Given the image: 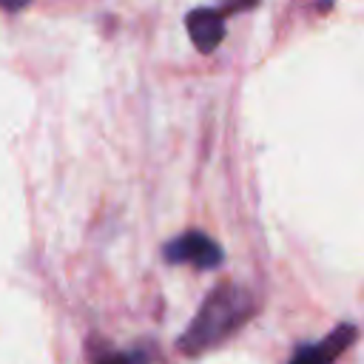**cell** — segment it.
Wrapping results in <instances>:
<instances>
[{"mask_svg":"<svg viewBox=\"0 0 364 364\" xmlns=\"http://www.w3.org/2000/svg\"><path fill=\"white\" fill-rule=\"evenodd\" d=\"M100 364H148V355L142 350H131V353H111L105 358H100Z\"/></svg>","mask_w":364,"mask_h":364,"instance_id":"5b68a950","label":"cell"},{"mask_svg":"<svg viewBox=\"0 0 364 364\" xmlns=\"http://www.w3.org/2000/svg\"><path fill=\"white\" fill-rule=\"evenodd\" d=\"M228 14H230V9L225 6V9H193L185 17L188 34L202 54H210L225 40V17Z\"/></svg>","mask_w":364,"mask_h":364,"instance_id":"277c9868","label":"cell"},{"mask_svg":"<svg viewBox=\"0 0 364 364\" xmlns=\"http://www.w3.org/2000/svg\"><path fill=\"white\" fill-rule=\"evenodd\" d=\"M165 259L173 264H193L199 270H213L225 262V253L219 247V242H213L208 233L202 230H185L176 239H171L162 247Z\"/></svg>","mask_w":364,"mask_h":364,"instance_id":"7a4b0ae2","label":"cell"},{"mask_svg":"<svg viewBox=\"0 0 364 364\" xmlns=\"http://www.w3.org/2000/svg\"><path fill=\"white\" fill-rule=\"evenodd\" d=\"M253 313H256L253 293L242 284L225 282L205 296V301L199 304L196 316L191 318L188 330L179 336L176 344L185 355L208 353L222 341H228L239 327H245Z\"/></svg>","mask_w":364,"mask_h":364,"instance_id":"6da1fadb","label":"cell"},{"mask_svg":"<svg viewBox=\"0 0 364 364\" xmlns=\"http://www.w3.org/2000/svg\"><path fill=\"white\" fill-rule=\"evenodd\" d=\"M31 0H0V9L3 11H23Z\"/></svg>","mask_w":364,"mask_h":364,"instance_id":"8992f818","label":"cell"},{"mask_svg":"<svg viewBox=\"0 0 364 364\" xmlns=\"http://www.w3.org/2000/svg\"><path fill=\"white\" fill-rule=\"evenodd\" d=\"M355 338H358V327L350 324V321H344V324H338L333 333H327L321 341L299 347L287 364H336L338 355H341L347 347H353Z\"/></svg>","mask_w":364,"mask_h":364,"instance_id":"3957f363","label":"cell"}]
</instances>
